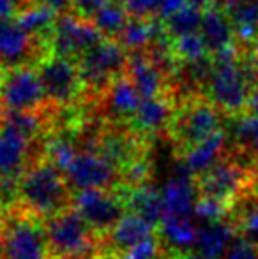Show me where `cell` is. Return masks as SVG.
<instances>
[{"instance_id": "836d02e7", "label": "cell", "mask_w": 258, "mask_h": 259, "mask_svg": "<svg viewBox=\"0 0 258 259\" xmlns=\"http://www.w3.org/2000/svg\"><path fill=\"white\" fill-rule=\"evenodd\" d=\"M4 123L14 127L16 131H20L21 134L28 138V140H35L41 131V120L34 111H13L6 113L4 116Z\"/></svg>"}, {"instance_id": "ba28073f", "label": "cell", "mask_w": 258, "mask_h": 259, "mask_svg": "<svg viewBox=\"0 0 258 259\" xmlns=\"http://www.w3.org/2000/svg\"><path fill=\"white\" fill-rule=\"evenodd\" d=\"M223 113L209 99L193 101L173 118V136L179 145L180 154L196 143L219 133L223 123Z\"/></svg>"}, {"instance_id": "74e56055", "label": "cell", "mask_w": 258, "mask_h": 259, "mask_svg": "<svg viewBox=\"0 0 258 259\" xmlns=\"http://www.w3.org/2000/svg\"><path fill=\"white\" fill-rule=\"evenodd\" d=\"M108 2H112V0H72V9L76 11L78 16L90 20V18H92L101 7L106 6Z\"/></svg>"}, {"instance_id": "83f0119b", "label": "cell", "mask_w": 258, "mask_h": 259, "mask_svg": "<svg viewBox=\"0 0 258 259\" xmlns=\"http://www.w3.org/2000/svg\"><path fill=\"white\" fill-rule=\"evenodd\" d=\"M16 20L32 37H46V35L52 37L57 23V13L43 4H38L20 11Z\"/></svg>"}, {"instance_id": "d4e9b609", "label": "cell", "mask_w": 258, "mask_h": 259, "mask_svg": "<svg viewBox=\"0 0 258 259\" xmlns=\"http://www.w3.org/2000/svg\"><path fill=\"white\" fill-rule=\"evenodd\" d=\"M158 235L166 250L186 252L190 247H195L196 238H198V228L190 219L165 215L158 228Z\"/></svg>"}, {"instance_id": "5bb4252c", "label": "cell", "mask_w": 258, "mask_h": 259, "mask_svg": "<svg viewBox=\"0 0 258 259\" xmlns=\"http://www.w3.org/2000/svg\"><path fill=\"white\" fill-rule=\"evenodd\" d=\"M161 198L165 215L190 219V215L195 213L200 192L196 187V178L186 169L182 162H179L177 171H173V175L163 185Z\"/></svg>"}, {"instance_id": "8d00e7d4", "label": "cell", "mask_w": 258, "mask_h": 259, "mask_svg": "<svg viewBox=\"0 0 258 259\" xmlns=\"http://www.w3.org/2000/svg\"><path fill=\"white\" fill-rule=\"evenodd\" d=\"M161 2L163 0H122L129 16L136 18H149L152 14L159 13Z\"/></svg>"}, {"instance_id": "e575fe53", "label": "cell", "mask_w": 258, "mask_h": 259, "mask_svg": "<svg viewBox=\"0 0 258 259\" xmlns=\"http://www.w3.org/2000/svg\"><path fill=\"white\" fill-rule=\"evenodd\" d=\"M228 213H230V206L228 205L212 198H203V196H200L195 206V215H198L200 219H205L209 222L223 221V219L228 217Z\"/></svg>"}, {"instance_id": "cb8c5ba5", "label": "cell", "mask_w": 258, "mask_h": 259, "mask_svg": "<svg viewBox=\"0 0 258 259\" xmlns=\"http://www.w3.org/2000/svg\"><path fill=\"white\" fill-rule=\"evenodd\" d=\"M121 192L124 194L129 213L138 215V217H141L143 221H147L151 226L159 228V224L163 222V217H165V206H163L161 191H156V189L149 184V185H143V187L131 189V191L121 189Z\"/></svg>"}, {"instance_id": "d6a6232c", "label": "cell", "mask_w": 258, "mask_h": 259, "mask_svg": "<svg viewBox=\"0 0 258 259\" xmlns=\"http://www.w3.org/2000/svg\"><path fill=\"white\" fill-rule=\"evenodd\" d=\"M78 154H80L78 147L69 138L57 136L46 143V159L52 164H55L60 171L67 169Z\"/></svg>"}, {"instance_id": "7402d4cb", "label": "cell", "mask_w": 258, "mask_h": 259, "mask_svg": "<svg viewBox=\"0 0 258 259\" xmlns=\"http://www.w3.org/2000/svg\"><path fill=\"white\" fill-rule=\"evenodd\" d=\"M173 118H175V113H173L172 104L166 99H163L161 96H158L141 99L131 122H133L134 129L140 133L154 134L172 125Z\"/></svg>"}, {"instance_id": "1f68e13d", "label": "cell", "mask_w": 258, "mask_h": 259, "mask_svg": "<svg viewBox=\"0 0 258 259\" xmlns=\"http://www.w3.org/2000/svg\"><path fill=\"white\" fill-rule=\"evenodd\" d=\"M172 50H173L175 58H179L184 64L198 62L209 57V48H207L205 41H203L200 32H193V34L175 37L172 41Z\"/></svg>"}, {"instance_id": "d6986e66", "label": "cell", "mask_w": 258, "mask_h": 259, "mask_svg": "<svg viewBox=\"0 0 258 259\" xmlns=\"http://www.w3.org/2000/svg\"><path fill=\"white\" fill-rule=\"evenodd\" d=\"M221 7L230 18L237 41L253 48L258 39V0H225Z\"/></svg>"}, {"instance_id": "4dcf8cb0", "label": "cell", "mask_w": 258, "mask_h": 259, "mask_svg": "<svg viewBox=\"0 0 258 259\" xmlns=\"http://www.w3.org/2000/svg\"><path fill=\"white\" fill-rule=\"evenodd\" d=\"M203 18V7L196 6L191 2L179 13L165 20V32L168 37L175 39L180 35L193 34V32H200V25H202Z\"/></svg>"}, {"instance_id": "6da1fadb", "label": "cell", "mask_w": 258, "mask_h": 259, "mask_svg": "<svg viewBox=\"0 0 258 259\" xmlns=\"http://www.w3.org/2000/svg\"><path fill=\"white\" fill-rule=\"evenodd\" d=\"M75 192L60 171L48 159L30 164L18 185V199L13 208L46 222L60 211L72 208Z\"/></svg>"}, {"instance_id": "ee69618b", "label": "cell", "mask_w": 258, "mask_h": 259, "mask_svg": "<svg viewBox=\"0 0 258 259\" xmlns=\"http://www.w3.org/2000/svg\"><path fill=\"white\" fill-rule=\"evenodd\" d=\"M191 2L205 9V7H210V6H217V2H219V0H191ZM221 2H225V0H221Z\"/></svg>"}, {"instance_id": "f35d334b", "label": "cell", "mask_w": 258, "mask_h": 259, "mask_svg": "<svg viewBox=\"0 0 258 259\" xmlns=\"http://www.w3.org/2000/svg\"><path fill=\"white\" fill-rule=\"evenodd\" d=\"M190 4H191V0H163L158 14H159V18L165 21L166 18L173 16V14L179 13L180 9H184V7L190 6Z\"/></svg>"}, {"instance_id": "52a82bcc", "label": "cell", "mask_w": 258, "mask_h": 259, "mask_svg": "<svg viewBox=\"0 0 258 259\" xmlns=\"http://www.w3.org/2000/svg\"><path fill=\"white\" fill-rule=\"evenodd\" d=\"M72 206L97 236L114 229L129 213L124 194L121 191L89 189L76 192Z\"/></svg>"}, {"instance_id": "7a4b0ae2", "label": "cell", "mask_w": 258, "mask_h": 259, "mask_svg": "<svg viewBox=\"0 0 258 259\" xmlns=\"http://www.w3.org/2000/svg\"><path fill=\"white\" fill-rule=\"evenodd\" d=\"M258 81V65L251 53L242 55L239 50L212 57V72L207 81L209 101L221 113L239 116L246 113L249 94Z\"/></svg>"}, {"instance_id": "7bdbcfd3", "label": "cell", "mask_w": 258, "mask_h": 259, "mask_svg": "<svg viewBox=\"0 0 258 259\" xmlns=\"http://www.w3.org/2000/svg\"><path fill=\"white\" fill-rule=\"evenodd\" d=\"M172 259H209V257L202 256L196 250H186V252H173Z\"/></svg>"}, {"instance_id": "c3c4849f", "label": "cell", "mask_w": 258, "mask_h": 259, "mask_svg": "<svg viewBox=\"0 0 258 259\" xmlns=\"http://www.w3.org/2000/svg\"><path fill=\"white\" fill-rule=\"evenodd\" d=\"M85 259H96V257H94V256H89V257H85Z\"/></svg>"}, {"instance_id": "d590c367", "label": "cell", "mask_w": 258, "mask_h": 259, "mask_svg": "<svg viewBox=\"0 0 258 259\" xmlns=\"http://www.w3.org/2000/svg\"><path fill=\"white\" fill-rule=\"evenodd\" d=\"M223 259H258V245L251 240L235 236Z\"/></svg>"}, {"instance_id": "9c48e42d", "label": "cell", "mask_w": 258, "mask_h": 259, "mask_svg": "<svg viewBox=\"0 0 258 259\" xmlns=\"http://www.w3.org/2000/svg\"><path fill=\"white\" fill-rule=\"evenodd\" d=\"M64 175L75 194L89 189L119 191L122 187L121 171L94 150H80Z\"/></svg>"}, {"instance_id": "2e32d148", "label": "cell", "mask_w": 258, "mask_h": 259, "mask_svg": "<svg viewBox=\"0 0 258 259\" xmlns=\"http://www.w3.org/2000/svg\"><path fill=\"white\" fill-rule=\"evenodd\" d=\"M32 39L16 18L0 20V62L9 69L23 65L34 50Z\"/></svg>"}, {"instance_id": "30bf717a", "label": "cell", "mask_w": 258, "mask_h": 259, "mask_svg": "<svg viewBox=\"0 0 258 259\" xmlns=\"http://www.w3.org/2000/svg\"><path fill=\"white\" fill-rule=\"evenodd\" d=\"M45 99L39 72L27 65L9 69L0 79V106L6 113L35 111Z\"/></svg>"}, {"instance_id": "f546056e", "label": "cell", "mask_w": 258, "mask_h": 259, "mask_svg": "<svg viewBox=\"0 0 258 259\" xmlns=\"http://www.w3.org/2000/svg\"><path fill=\"white\" fill-rule=\"evenodd\" d=\"M129 13L124 7V4L119 2H108L104 7H101L96 14L92 16V23L96 25V28L99 30L101 35H106L108 39L121 35V32L124 30L126 23L129 20Z\"/></svg>"}, {"instance_id": "8fae6325", "label": "cell", "mask_w": 258, "mask_h": 259, "mask_svg": "<svg viewBox=\"0 0 258 259\" xmlns=\"http://www.w3.org/2000/svg\"><path fill=\"white\" fill-rule=\"evenodd\" d=\"M103 35L96 28V25L87 18L78 14H62L57 18L55 28L52 34V50L53 55L64 57L69 60L82 58L90 48L101 41Z\"/></svg>"}, {"instance_id": "b9f144b4", "label": "cell", "mask_w": 258, "mask_h": 259, "mask_svg": "<svg viewBox=\"0 0 258 259\" xmlns=\"http://www.w3.org/2000/svg\"><path fill=\"white\" fill-rule=\"evenodd\" d=\"M246 113H248V115H253V116H258V81L255 83V87H253L251 94H249Z\"/></svg>"}, {"instance_id": "277c9868", "label": "cell", "mask_w": 258, "mask_h": 259, "mask_svg": "<svg viewBox=\"0 0 258 259\" xmlns=\"http://www.w3.org/2000/svg\"><path fill=\"white\" fill-rule=\"evenodd\" d=\"M45 233L48 259H85L96 252L97 235L75 206L48 219Z\"/></svg>"}, {"instance_id": "f6af8a7d", "label": "cell", "mask_w": 258, "mask_h": 259, "mask_svg": "<svg viewBox=\"0 0 258 259\" xmlns=\"http://www.w3.org/2000/svg\"><path fill=\"white\" fill-rule=\"evenodd\" d=\"M251 57H253V60L256 62V65H258V39H256V42L253 45V48H251Z\"/></svg>"}, {"instance_id": "bcb514c9", "label": "cell", "mask_w": 258, "mask_h": 259, "mask_svg": "<svg viewBox=\"0 0 258 259\" xmlns=\"http://www.w3.org/2000/svg\"><path fill=\"white\" fill-rule=\"evenodd\" d=\"M2 217H4V210H2V206H0V221H2Z\"/></svg>"}, {"instance_id": "4fadbf2b", "label": "cell", "mask_w": 258, "mask_h": 259, "mask_svg": "<svg viewBox=\"0 0 258 259\" xmlns=\"http://www.w3.org/2000/svg\"><path fill=\"white\" fill-rule=\"evenodd\" d=\"M30 143L25 134L2 122L0 125V182L20 184V178L30 167Z\"/></svg>"}, {"instance_id": "60d3db41", "label": "cell", "mask_w": 258, "mask_h": 259, "mask_svg": "<svg viewBox=\"0 0 258 259\" xmlns=\"http://www.w3.org/2000/svg\"><path fill=\"white\" fill-rule=\"evenodd\" d=\"M41 4L55 13H64L69 7H72V0H41Z\"/></svg>"}, {"instance_id": "ffe728a7", "label": "cell", "mask_w": 258, "mask_h": 259, "mask_svg": "<svg viewBox=\"0 0 258 259\" xmlns=\"http://www.w3.org/2000/svg\"><path fill=\"white\" fill-rule=\"evenodd\" d=\"M141 99L143 97L140 96V92H138L136 87L133 85V81L128 76L115 78L108 85L106 97H104L106 115L114 120H124V122L128 120V122H131Z\"/></svg>"}, {"instance_id": "f1b7e54d", "label": "cell", "mask_w": 258, "mask_h": 259, "mask_svg": "<svg viewBox=\"0 0 258 259\" xmlns=\"http://www.w3.org/2000/svg\"><path fill=\"white\" fill-rule=\"evenodd\" d=\"M156 37H158L156 21L149 20V18L131 16L128 20V23H126L124 30L119 35V42H121L126 50L141 52V50L147 45H151Z\"/></svg>"}, {"instance_id": "484cf974", "label": "cell", "mask_w": 258, "mask_h": 259, "mask_svg": "<svg viewBox=\"0 0 258 259\" xmlns=\"http://www.w3.org/2000/svg\"><path fill=\"white\" fill-rule=\"evenodd\" d=\"M228 221L237 236L251 240L258 245V191L253 189L232 205Z\"/></svg>"}, {"instance_id": "3957f363", "label": "cell", "mask_w": 258, "mask_h": 259, "mask_svg": "<svg viewBox=\"0 0 258 259\" xmlns=\"http://www.w3.org/2000/svg\"><path fill=\"white\" fill-rule=\"evenodd\" d=\"M258 171L235 155H223L210 169L196 177L200 196L212 198L232 208L239 198L255 189Z\"/></svg>"}, {"instance_id": "ac0fdd59", "label": "cell", "mask_w": 258, "mask_h": 259, "mask_svg": "<svg viewBox=\"0 0 258 259\" xmlns=\"http://www.w3.org/2000/svg\"><path fill=\"white\" fill-rule=\"evenodd\" d=\"M94 152L110 160L119 171L126 169L136 160L143 159L138 140H134L128 133H108L97 138L96 145H94Z\"/></svg>"}, {"instance_id": "4316f807", "label": "cell", "mask_w": 258, "mask_h": 259, "mask_svg": "<svg viewBox=\"0 0 258 259\" xmlns=\"http://www.w3.org/2000/svg\"><path fill=\"white\" fill-rule=\"evenodd\" d=\"M234 118L232 136H234L235 154L258 171V116L242 113Z\"/></svg>"}, {"instance_id": "7c38bea8", "label": "cell", "mask_w": 258, "mask_h": 259, "mask_svg": "<svg viewBox=\"0 0 258 259\" xmlns=\"http://www.w3.org/2000/svg\"><path fill=\"white\" fill-rule=\"evenodd\" d=\"M38 72L46 99L59 106H69L78 99L83 81L75 60L52 55L39 65Z\"/></svg>"}, {"instance_id": "603a6c76", "label": "cell", "mask_w": 258, "mask_h": 259, "mask_svg": "<svg viewBox=\"0 0 258 259\" xmlns=\"http://www.w3.org/2000/svg\"><path fill=\"white\" fill-rule=\"evenodd\" d=\"M235 236L237 233L228 219L209 222L203 228H198L195 250L209 259H223Z\"/></svg>"}, {"instance_id": "44dd1931", "label": "cell", "mask_w": 258, "mask_h": 259, "mask_svg": "<svg viewBox=\"0 0 258 259\" xmlns=\"http://www.w3.org/2000/svg\"><path fill=\"white\" fill-rule=\"evenodd\" d=\"M225 148H227V133L219 131L180 154V162L196 178L210 169L225 155Z\"/></svg>"}, {"instance_id": "9a60e30c", "label": "cell", "mask_w": 258, "mask_h": 259, "mask_svg": "<svg viewBox=\"0 0 258 259\" xmlns=\"http://www.w3.org/2000/svg\"><path fill=\"white\" fill-rule=\"evenodd\" d=\"M200 34H202L203 41L209 48V53L212 57L239 50L235 45L237 37H235L230 18L227 16L221 6H210L203 9Z\"/></svg>"}, {"instance_id": "e0dca14e", "label": "cell", "mask_w": 258, "mask_h": 259, "mask_svg": "<svg viewBox=\"0 0 258 259\" xmlns=\"http://www.w3.org/2000/svg\"><path fill=\"white\" fill-rule=\"evenodd\" d=\"M128 78L133 81L136 90L143 99L147 97H158L165 87V72L163 67L149 55L141 52L133 53L128 58Z\"/></svg>"}, {"instance_id": "ab89813d", "label": "cell", "mask_w": 258, "mask_h": 259, "mask_svg": "<svg viewBox=\"0 0 258 259\" xmlns=\"http://www.w3.org/2000/svg\"><path fill=\"white\" fill-rule=\"evenodd\" d=\"M20 0H0V20L4 18H13L18 11Z\"/></svg>"}, {"instance_id": "8992f818", "label": "cell", "mask_w": 258, "mask_h": 259, "mask_svg": "<svg viewBox=\"0 0 258 259\" xmlns=\"http://www.w3.org/2000/svg\"><path fill=\"white\" fill-rule=\"evenodd\" d=\"M128 58L126 48L121 42L114 39H101L78 60L83 85L94 90L108 89V85L119 78V72L126 69Z\"/></svg>"}, {"instance_id": "5b68a950", "label": "cell", "mask_w": 258, "mask_h": 259, "mask_svg": "<svg viewBox=\"0 0 258 259\" xmlns=\"http://www.w3.org/2000/svg\"><path fill=\"white\" fill-rule=\"evenodd\" d=\"M0 231L7 259H48L45 222L25 215L16 208L4 211Z\"/></svg>"}, {"instance_id": "7dc6e473", "label": "cell", "mask_w": 258, "mask_h": 259, "mask_svg": "<svg viewBox=\"0 0 258 259\" xmlns=\"http://www.w3.org/2000/svg\"><path fill=\"white\" fill-rule=\"evenodd\" d=\"M255 189L258 191V175H256V184H255Z\"/></svg>"}]
</instances>
